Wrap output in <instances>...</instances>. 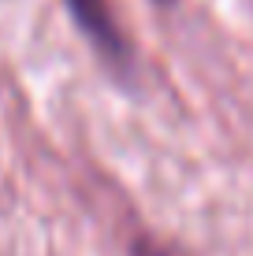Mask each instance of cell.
Masks as SVG:
<instances>
[{"label":"cell","instance_id":"7a4b0ae2","mask_svg":"<svg viewBox=\"0 0 253 256\" xmlns=\"http://www.w3.org/2000/svg\"><path fill=\"white\" fill-rule=\"evenodd\" d=\"M142 256H171V252H156V249H145Z\"/></svg>","mask_w":253,"mask_h":256},{"label":"cell","instance_id":"6da1fadb","mask_svg":"<svg viewBox=\"0 0 253 256\" xmlns=\"http://www.w3.org/2000/svg\"><path fill=\"white\" fill-rule=\"evenodd\" d=\"M64 8L75 19L78 34L93 45V52L104 64L116 67V70L130 67V60H134L130 56V41H127V34H123V26H119L108 0H64Z\"/></svg>","mask_w":253,"mask_h":256}]
</instances>
